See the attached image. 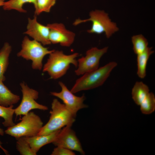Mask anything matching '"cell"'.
I'll return each instance as SVG.
<instances>
[{
    "label": "cell",
    "mask_w": 155,
    "mask_h": 155,
    "mask_svg": "<svg viewBox=\"0 0 155 155\" xmlns=\"http://www.w3.org/2000/svg\"><path fill=\"white\" fill-rule=\"evenodd\" d=\"M131 40L133 50L137 55L144 52L148 47L147 39L141 34L133 36Z\"/></svg>",
    "instance_id": "obj_20"
},
{
    "label": "cell",
    "mask_w": 155,
    "mask_h": 155,
    "mask_svg": "<svg viewBox=\"0 0 155 155\" xmlns=\"http://www.w3.org/2000/svg\"><path fill=\"white\" fill-rule=\"evenodd\" d=\"M3 82L0 81V104L8 107L17 103L20 96L12 93Z\"/></svg>",
    "instance_id": "obj_14"
},
{
    "label": "cell",
    "mask_w": 155,
    "mask_h": 155,
    "mask_svg": "<svg viewBox=\"0 0 155 155\" xmlns=\"http://www.w3.org/2000/svg\"><path fill=\"white\" fill-rule=\"evenodd\" d=\"M16 139V148L21 155H36L32 150L26 137H21Z\"/></svg>",
    "instance_id": "obj_22"
},
{
    "label": "cell",
    "mask_w": 155,
    "mask_h": 155,
    "mask_svg": "<svg viewBox=\"0 0 155 155\" xmlns=\"http://www.w3.org/2000/svg\"><path fill=\"white\" fill-rule=\"evenodd\" d=\"M71 126H66L61 129L53 144L56 147L64 148L78 152L84 155L79 140Z\"/></svg>",
    "instance_id": "obj_10"
},
{
    "label": "cell",
    "mask_w": 155,
    "mask_h": 155,
    "mask_svg": "<svg viewBox=\"0 0 155 155\" xmlns=\"http://www.w3.org/2000/svg\"><path fill=\"white\" fill-rule=\"evenodd\" d=\"M5 132L3 130L0 128V135L2 136H3L4 133Z\"/></svg>",
    "instance_id": "obj_26"
},
{
    "label": "cell",
    "mask_w": 155,
    "mask_h": 155,
    "mask_svg": "<svg viewBox=\"0 0 155 155\" xmlns=\"http://www.w3.org/2000/svg\"><path fill=\"white\" fill-rule=\"evenodd\" d=\"M61 129L46 135H37L33 136L26 137L32 150L36 154L42 146L52 143Z\"/></svg>",
    "instance_id": "obj_13"
},
{
    "label": "cell",
    "mask_w": 155,
    "mask_h": 155,
    "mask_svg": "<svg viewBox=\"0 0 155 155\" xmlns=\"http://www.w3.org/2000/svg\"><path fill=\"white\" fill-rule=\"evenodd\" d=\"M59 84L61 88V91L59 92H51V94L61 100L67 108L73 115L76 117L78 111L87 108L88 105L84 103L85 99L84 95L81 96H77L70 91L63 82H59Z\"/></svg>",
    "instance_id": "obj_9"
},
{
    "label": "cell",
    "mask_w": 155,
    "mask_h": 155,
    "mask_svg": "<svg viewBox=\"0 0 155 155\" xmlns=\"http://www.w3.org/2000/svg\"><path fill=\"white\" fill-rule=\"evenodd\" d=\"M54 50H49L40 42L34 40H31L26 36L22 42L21 49L17 56L27 60H31L32 68L40 70L43 67L44 58Z\"/></svg>",
    "instance_id": "obj_5"
},
{
    "label": "cell",
    "mask_w": 155,
    "mask_h": 155,
    "mask_svg": "<svg viewBox=\"0 0 155 155\" xmlns=\"http://www.w3.org/2000/svg\"><path fill=\"white\" fill-rule=\"evenodd\" d=\"M51 155H75V154L72 150L60 147L55 148Z\"/></svg>",
    "instance_id": "obj_24"
},
{
    "label": "cell",
    "mask_w": 155,
    "mask_h": 155,
    "mask_svg": "<svg viewBox=\"0 0 155 155\" xmlns=\"http://www.w3.org/2000/svg\"><path fill=\"white\" fill-rule=\"evenodd\" d=\"M78 55L77 53L67 55L61 51L54 50L49 54L46 63L43 67V71L47 72L52 79L59 78L66 74L71 64L77 67L76 58Z\"/></svg>",
    "instance_id": "obj_2"
},
{
    "label": "cell",
    "mask_w": 155,
    "mask_h": 155,
    "mask_svg": "<svg viewBox=\"0 0 155 155\" xmlns=\"http://www.w3.org/2000/svg\"><path fill=\"white\" fill-rule=\"evenodd\" d=\"M11 47L8 42L4 43L0 50V81L5 80L4 73L9 65V57L11 51Z\"/></svg>",
    "instance_id": "obj_16"
},
{
    "label": "cell",
    "mask_w": 155,
    "mask_h": 155,
    "mask_svg": "<svg viewBox=\"0 0 155 155\" xmlns=\"http://www.w3.org/2000/svg\"><path fill=\"white\" fill-rule=\"evenodd\" d=\"M108 48V47L101 49L94 47L88 50L85 56L77 61L78 67L75 71L76 75H82L98 68L100 59L107 52Z\"/></svg>",
    "instance_id": "obj_8"
},
{
    "label": "cell",
    "mask_w": 155,
    "mask_h": 155,
    "mask_svg": "<svg viewBox=\"0 0 155 155\" xmlns=\"http://www.w3.org/2000/svg\"><path fill=\"white\" fill-rule=\"evenodd\" d=\"M49 29V39L51 43L59 44L61 46L69 47L73 42L75 34L67 30L62 23L48 24Z\"/></svg>",
    "instance_id": "obj_11"
},
{
    "label": "cell",
    "mask_w": 155,
    "mask_h": 155,
    "mask_svg": "<svg viewBox=\"0 0 155 155\" xmlns=\"http://www.w3.org/2000/svg\"><path fill=\"white\" fill-rule=\"evenodd\" d=\"M2 144V143L0 141V148L3 151L6 155L8 154V152L6 149H5L3 148V147L1 146Z\"/></svg>",
    "instance_id": "obj_25"
},
{
    "label": "cell",
    "mask_w": 155,
    "mask_h": 155,
    "mask_svg": "<svg viewBox=\"0 0 155 155\" xmlns=\"http://www.w3.org/2000/svg\"><path fill=\"white\" fill-rule=\"evenodd\" d=\"M89 18L86 19H76L73 25L77 26L88 21L92 22L90 29L87 30L89 33L100 34L104 33L107 38L118 31L119 28L115 23L112 22L108 14L103 10H96L89 13Z\"/></svg>",
    "instance_id": "obj_4"
},
{
    "label": "cell",
    "mask_w": 155,
    "mask_h": 155,
    "mask_svg": "<svg viewBox=\"0 0 155 155\" xmlns=\"http://www.w3.org/2000/svg\"><path fill=\"white\" fill-rule=\"evenodd\" d=\"M56 0H37L36 7H34L36 16L41 13L50 12L51 8L55 5Z\"/></svg>",
    "instance_id": "obj_23"
},
{
    "label": "cell",
    "mask_w": 155,
    "mask_h": 155,
    "mask_svg": "<svg viewBox=\"0 0 155 155\" xmlns=\"http://www.w3.org/2000/svg\"><path fill=\"white\" fill-rule=\"evenodd\" d=\"M50 116L47 123L43 126L38 135L48 134L61 129L66 126H72L76 117L67 108L64 104L54 98L51 103Z\"/></svg>",
    "instance_id": "obj_1"
},
{
    "label": "cell",
    "mask_w": 155,
    "mask_h": 155,
    "mask_svg": "<svg viewBox=\"0 0 155 155\" xmlns=\"http://www.w3.org/2000/svg\"><path fill=\"white\" fill-rule=\"evenodd\" d=\"M37 0H9L5 1L2 6L5 10H15L21 13H26V11L23 9V6L25 3H32L36 7Z\"/></svg>",
    "instance_id": "obj_18"
},
{
    "label": "cell",
    "mask_w": 155,
    "mask_h": 155,
    "mask_svg": "<svg viewBox=\"0 0 155 155\" xmlns=\"http://www.w3.org/2000/svg\"><path fill=\"white\" fill-rule=\"evenodd\" d=\"M20 85L22 97L20 105L14 109V113L16 116L25 115L34 109L43 111L48 109L47 106L36 101L39 95V93L37 90L30 88L24 82H21Z\"/></svg>",
    "instance_id": "obj_7"
},
{
    "label": "cell",
    "mask_w": 155,
    "mask_h": 155,
    "mask_svg": "<svg viewBox=\"0 0 155 155\" xmlns=\"http://www.w3.org/2000/svg\"><path fill=\"white\" fill-rule=\"evenodd\" d=\"M4 2V0H0V7L3 6Z\"/></svg>",
    "instance_id": "obj_27"
},
{
    "label": "cell",
    "mask_w": 155,
    "mask_h": 155,
    "mask_svg": "<svg viewBox=\"0 0 155 155\" xmlns=\"http://www.w3.org/2000/svg\"><path fill=\"white\" fill-rule=\"evenodd\" d=\"M13 108V105L5 107L0 104V117L4 119L2 124L5 127H9L15 124L13 121L14 113V109Z\"/></svg>",
    "instance_id": "obj_19"
},
{
    "label": "cell",
    "mask_w": 155,
    "mask_h": 155,
    "mask_svg": "<svg viewBox=\"0 0 155 155\" xmlns=\"http://www.w3.org/2000/svg\"><path fill=\"white\" fill-rule=\"evenodd\" d=\"M117 65L116 62H111L94 70L84 73L76 81L70 91L75 93L82 90L92 89L102 85Z\"/></svg>",
    "instance_id": "obj_3"
},
{
    "label": "cell",
    "mask_w": 155,
    "mask_h": 155,
    "mask_svg": "<svg viewBox=\"0 0 155 155\" xmlns=\"http://www.w3.org/2000/svg\"><path fill=\"white\" fill-rule=\"evenodd\" d=\"M149 92L147 85L142 82H137L132 90V98L136 104L140 105Z\"/></svg>",
    "instance_id": "obj_17"
},
{
    "label": "cell",
    "mask_w": 155,
    "mask_h": 155,
    "mask_svg": "<svg viewBox=\"0 0 155 155\" xmlns=\"http://www.w3.org/2000/svg\"><path fill=\"white\" fill-rule=\"evenodd\" d=\"M142 113L149 115L154 112L155 110V97L152 92H149L140 105Z\"/></svg>",
    "instance_id": "obj_21"
},
{
    "label": "cell",
    "mask_w": 155,
    "mask_h": 155,
    "mask_svg": "<svg viewBox=\"0 0 155 155\" xmlns=\"http://www.w3.org/2000/svg\"><path fill=\"white\" fill-rule=\"evenodd\" d=\"M21 120L18 123L7 127L5 133L16 139L31 137L38 135L43 126L40 117L33 112L24 115Z\"/></svg>",
    "instance_id": "obj_6"
},
{
    "label": "cell",
    "mask_w": 155,
    "mask_h": 155,
    "mask_svg": "<svg viewBox=\"0 0 155 155\" xmlns=\"http://www.w3.org/2000/svg\"><path fill=\"white\" fill-rule=\"evenodd\" d=\"M154 52L152 47H148L144 52L137 55V74L140 78L142 79L145 77L148 61Z\"/></svg>",
    "instance_id": "obj_15"
},
{
    "label": "cell",
    "mask_w": 155,
    "mask_h": 155,
    "mask_svg": "<svg viewBox=\"0 0 155 155\" xmlns=\"http://www.w3.org/2000/svg\"><path fill=\"white\" fill-rule=\"evenodd\" d=\"M49 29L46 26L38 22L36 16L34 18H28L27 30L24 34L40 43L43 46L51 44L49 40Z\"/></svg>",
    "instance_id": "obj_12"
}]
</instances>
